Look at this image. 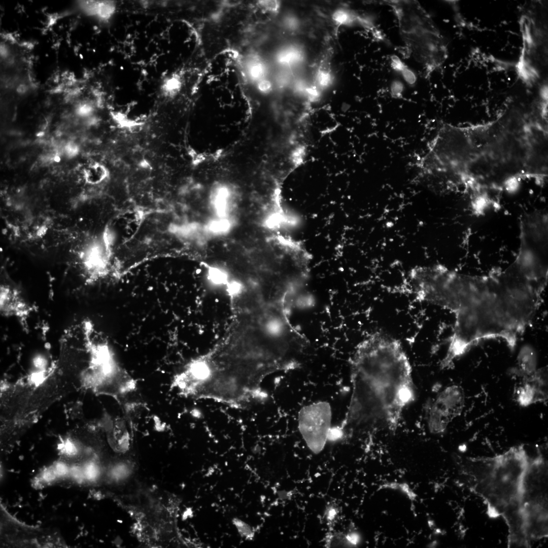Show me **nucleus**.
<instances>
[{"mask_svg":"<svg viewBox=\"0 0 548 548\" xmlns=\"http://www.w3.org/2000/svg\"><path fill=\"white\" fill-rule=\"evenodd\" d=\"M547 282L514 261L492 275L446 269L434 283L431 304L449 310L455 321L441 368L480 341L500 338L513 350L533 320Z\"/></svg>","mask_w":548,"mask_h":548,"instance_id":"obj_1","label":"nucleus"},{"mask_svg":"<svg viewBox=\"0 0 548 548\" xmlns=\"http://www.w3.org/2000/svg\"><path fill=\"white\" fill-rule=\"evenodd\" d=\"M350 374V401L335 427L342 439L357 430L380 426L394 431L416 396L412 366L400 342L385 333H372L356 347Z\"/></svg>","mask_w":548,"mask_h":548,"instance_id":"obj_2","label":"nucleus"},{"mask_svg":"<svg viewBox=\"0 0 548 548\" xmlns=\"http://www.w3.org/2000/svg\"><path fill=\"white\" fill-rule=\"evenodd\" d=\"M531 459L525 446L521 444L493 457L471 460L473 490L484 499L490 518H503L509 533L524 526L523 487Z\"/></svg>","mask_w":548,"mask_h":548,"instance_id":"obj_3","label":"nucleus"},{"mask_svg":"<svg viewBox=\"0 0 548 548\" xmlns=\"http://www.w3.org/2000/svg\"><path fill=\"white\" fill-rule=\"evenodd\" d=\"M394 14L400 36L426 77L448 57L445 41L427 11L416 1H385Z\"/></svg>","mask_w":548,"mask_h":548,"instance_id":"obj_4","label":"nucleus"},{"mask_svg":"<svg viewBox=\"0 0 548 548\" xmlns=\"http://www.w3.org/2000/svg\"><path fill=\"white\" fill-rule=\"evenodd\" d=\"M547 468L539 450L532 457L523 483L522 506L530 541L547 536Z\"/></svg>","mask_w":548,"mask_h":548,"instance_id":"obj_5","label":"nucleus"},{"mask_svg":"<svg viewBox=\"0 0 548 548\" xmlns=\"http://www.w3.org/2000/svg\"><path fill=\"white\" fill-rule=\"evenodd\" d=\"M330 404L318 401L303 406L298 415V428L309 448L318 454L324 449L331 429Z\"/></svg>","mask_w":548,"mask_h":548,"instance_id":"obj_6","label":"nucleus"},{"mask_svg":"<svg viewBox=\"0 0 548 548\" xmlns=\"http://www.w3.org/2000/svg\"><path fill=\"white\" fill-rule=\"evenodd\" d=\"M464 403V393L460 386H450L440 392L429 413L430 432L435 434L443 432L449 423L461 414Z\"/></svg>","mask_w":548,"mask_h":548,"instance_id":"obj_7","label":"nucleus"},{"mask_svg":"<svg viewBox=\"0 0 548 548\" xmlns=\"http://www.w3.org/2000/svg\"><path fill=\"white\" fill-rule=\"evenodd\" d=\"M35 312V306L17 285L9 281L1 283L0 313L3 317L15 319L26 327Z\"/></svg>","mask_w":548,"mask_h":548,"instance_id":"obj_8","label":"nucleus"},{"mask_svg":"<svg viewBox=\"0 0 548 548\" xmlns=\"http://www.w3.org/2000/svg\"><path fill=\"white\" fill-rule=\"evenodd\" d=\"M546 370L536 369L529 375L523 377L515 390V398L522 406L526 407L547 399Z\"/></svg>","mask_w":548,"mask_h":548,"instance_id":"obj_9","label":"nucleus"},{"mask_svg":"<svg viewBox=\"0 0 548 548\" xmlns=\"http://www.w3.org/2000/svg\"><path fill=\"white\" fill-rule=\"evenodd\" d=\"M518 374L522 377L533 373L537 369L536 358L533 350L530 348L521 350L518 357Z\"/></svg>","mask_w":548,"mask_h":548,"instance_id":"obj_10","label":"nucleus"},{"mask_svg":"<svg viewBox=\"0 0 548 548\" xmlns=\"http://www.w3.org/2000/svg\"><path fill=\"white\" fill-rule=\"evenodd\" d=\"M324 542V545L327 547H352L349 541L348 532L345 533L331 530L326 534Z\"/></svg>","mask_w":548,"mask_h":548,"instance_id":"obj_11","label":"nucleus"},{"mask_svg":"<svg viewBox=\"0 0 548 548\" xmlns=\"http://www.w3.org/2000/svg\"><path fill=\"white\" fill-rule=\"evenodd\" d=\"M340 510L335 503L327 505L324 513V519L329 530H333L339 518Z\"/></svg>","mask_w":548,"mask_h":548,"instance_id":"obj_12","label":"nucleus"},{"mask_svg":"<svg viewBox=\"0 0 548 548\" xmlns=\"http://www.w3.org/2000/svg\"><path fill=\"white\" fill-rule=\"evenodd\" d=\"M105 174V169L103 166L99 164H92L86 169L85 176L89 182H95L101 178Z\"/></svg>","mask_w":548,"mask_h":548,"instance_id":"obj_13","label":"nucleus"},{"mask_svg":"<svg viewBox=\"0 0 548 548\" xmlns=\"http://www.w3.org/2000/svg\"><path fill=\"white\" fill-rule=\"evenodd\" d=\"M383 489L388 488L398 490L405 494L409 499L414 500L416 498V494L411 490L406 484H398L396 483H387L383 485L382 487Z\"/></svg>","mask_w":548,"mask_h":548,"instance_id":"obj_14","label":"nucleus"},{"mask_svg":"<svg viewBox=\"0 0 548 548\" xmlns=\"http://www.w3.org/2000/svg\"><path fill=\"white\" fill-rule=\"evenodd\" d=\"M400 73L407 83L413 84L416 82V77L415 73L406 65L402 69Z\"/></svg>","mask_w":548,"mask_h":548,"instance_id":"obj_15","label":"nucleus"},{"mask_svg":"<svg viewBox=\"0 0 548 548\" xmlns=\"http://www.w3.org/2000/svg\"><path fill=\"white\" fill-rule=\"evenodd\" d=\"M402 88V84L398 81H394L392 84V91L396 95L401 92Z\"/></svg>","mask_w":548,"mask_h":548,"instance_id":"obj_16","label":"nucleus"}]
</instances>
